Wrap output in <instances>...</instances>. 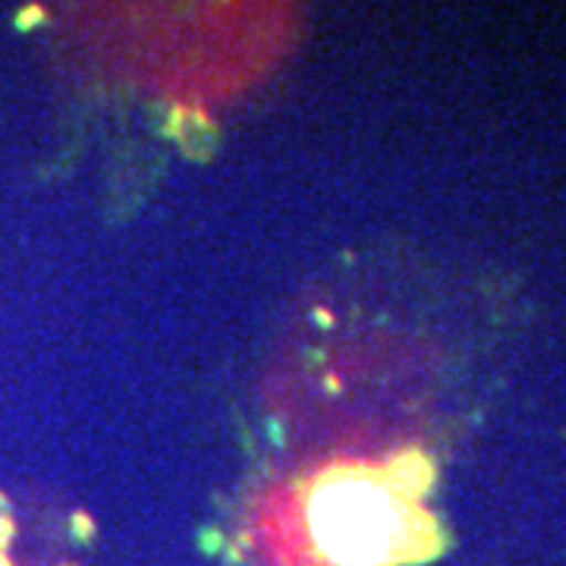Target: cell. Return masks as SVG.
I'll return each instance as SVG.
<instances>
[{"label": "cell", "mask_w": 566, "mask_h": 566, "mask_svg": "<svg viewBox=\"0 0 566 566\" xmlns=\"http://www.w3.org/2000/svg\"><path fill=\"white\" fill-rule=\"evenodd\" d=\"M431 463L409 450L387 465H334L308 491V532L334 566H409L441 554L444 538L419 504Z\"/></svg>", "instance_id": "1"}, {"label": "cell", "mask_w": 566, "mask_h": 566, "mask_svg": "<svg viewBox=\"0 0 566 566\" xmlns=\"http://www.w3.org/2000/svg\"><path fill=\"white\" fill-rule=\"evenodd\" d=\"M0 566H10V564H7V560H3V557H0Z\"/></svg>", "instance_id": "2"}]
</instances>
